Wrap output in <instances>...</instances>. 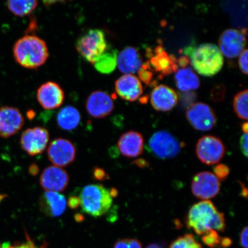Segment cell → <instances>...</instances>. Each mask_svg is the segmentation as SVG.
Instances as JSON below:
<instances>
[{
  "label": "cell",
  "mask_w": 248,
  "mask_h": 248,
  "mask_svg": "<svg viewBox=\"0 0 248 248\" xmlns=\"http://www.w3.org/2000/svg\"><path fill=\"white\" fill-rule=\"evenodd\" d=\"M38 5V1L35 0L23 1H8L7 7L12 14L17 16H24L35 10Z\"/></svg>",
  "instance_id": "484cf974"
},
{
  "label": "cell",
  "mask_w": 248,
  "mask_h": 248,
  "mask_svg": "<svg viewBox=\"0 0 248 248\" xmlns=\"http://www.w3.org/2000/svg\"><path fill=\"white\" fill-rule=\"evenodd\" d=\"M2 248H47L45 244L43 246L38 247L31 239L29 235L26 234V241L23 243H17L14 244L5 243L3 245Z\"/></svg>",
  "instance_id": "4dcf8cb0"
},
{
  "label": "cell",
  "mask_w": 248,
  "mask_h": 248,
  "mask_svg": "<svg viewBox=\"0 0 248 248\" xmlns=\"http://www.w3.org/2000/svg\"><path fill=\"white\" fill-rule=\"evenodd\" d=\"M79 198L83 212L95 218L107 213L113 204V198L109 190L102 185L86 186Z\"/></svg>",
  "instance_id": "3957f363"
},
{
  "label": "cell",
  "mask_w": 248,
  "mask_h": 248,
  "mask_svg": "<svg viewBox=\"0 0 248 248\" xmlns=\"http://www.w3.org/2000/svg\"><path fill=\"white\" fill-rule=\"evenodd\" d=\"M76 46L82 57L93 65L108 48L105 33L100 29L87 31L78 39Z\"/></svg>",
  "instance_id": "5b68a950"
},
{
  "label": "cell",
  "mask_w": 248,
  "mask_h": 248,
  "mask_svg": "<svg viewBox=\"0 0 248 248\" xmlns=\"http://www.w3.org/2000/svg\"><path fill=\"white\" fill-rule=\"evenodd\" d=\"M49 139L48 130L43 127L36 126L27 129L21 136V147L30 156H36L45 151Z\"/></svg>",
  "instance_id": "30bf717a"
},
{
  "label": "cell",
  "mask_w": 248,
  "mask_h": 248,
  "mask_svg": "<svg viewBox=\"0 0 248 248\" xmlns=\"http://www.w3.org/2000/svg\"><path fill=\"white\" fill-rule=\"evenodd\" d=\"M117 51L108 48L107 51L93 64L99 73L108 74L117 66Z\"/></svg>",
  "instance_id": "d4e9b609"
},
{
  "label": "cell",
  "mask_w": 248,
  "mask_h": 248,
  "mask_svg": "<svg viewBox=\"0 0 248 248\" xmlns=\"http://www.w3.org/2000/svg\"><path fill=\"white\" fill-rule=\"evenodd\" d=\"M93 176L98 181H105L110 178L105 170L99 167H95L93 170Z\"/></svg>",
  "instance_id": "d590c367"
},
{
  "label": "cell",
  "mask_w": 248,
  "mask_h": 248,
  "mask_svg": "<svg viewBox=\"0 0 248 248\" xmlns=\"http://www.w3.org/2000/svg\"><path fill=\"white\" fill-rule=\"evenodd\" d=\"M114 108L112 97L106 92L97 91L89 95L86 108L89 115L95 119H102L112 112Z\"/></svg>",
  "instance_id": "9a60e30c"
},
{
  "label": "cell",
  "mask_w": 248,
  "mask_h": 248,
  "mask_svg": "<svg viewBox=\"0 0 248 248\" xmlns=\"http://www.w3.org/2000/svg\"><path fill=\"white\" fill-rule=\"evenodd\" d=\"M240 147L244 156L248 157V133H244L240 140Z\"/></svg>",
  "instance_id": "8d00e7d4"
},
{
  "label": "cell",
  "mask_w": 248,
  "mask_h": 248,
  "mask_svg": "<svg viewBox=\"0 0 248 248\" xmlns=\"http://www.w3.org/2000/svg\"><path fill=\"white\" fill-rule=\"evenodd\" d=\"M110 194L111 195V197L112 198H115L117 196L118 194V191L117 190V189L112 188L111 189V190H109Z\"/></svg>",
  "instance_id": "f6af8a7d"
},
{
  "label": "cell",
  "mask_w": 248,
  "mask_h": 248,
  "mask_svg": "<svg viewBox=\"0 0 248 248\" xmlns=\"http://www.w3.org/2000/svg\"><path fill=\"white\" fill-rule=\"evenodd\" d=\"M24 119L16 108L2 107L0 108V137L8 138L22 128Z\"/></svg>",
  "instance_id": "2e32d148"
},
{
  "label": "cell",
  "mask_w": 248,
  "mask_h": 248,
  "mask_svg": "<svg viewBox=\"0 0 248 248\" xmlns=\"http://www.w3.org/2000/svg\"><path fill=\"white\" fill-rule=\"evenodd\" d=\"M148 146L155 156L164 160L177 156L183 147L182 142L166 131L155 132L149 140Z\"/></svg>",
  "instance_id": "8992f818"
},
{
  "label": "cell",
  "mask_w": 248,
  "mask_h": 248,
  "mask_svg": "<svg viewBox=\"0 0 248 248\" xmlns=\"http://www.w3.org/2000/svg\"><path fill=\"white\" fill-rule=\"evenodd\" d=\"M248 226H246V227H245L243 230H242L240 237V244L243 248H248Z\"/></svg>",
  "instance_id": "74e56055"
},
{
  "label": "cell",
  "mask_w": 248,
  "mask_h": 248,
  "mask_svg": "<svg viewBox=\"0 0 248 248\" xmlns=\"http://www.w3.org/2000/svg\"><path fill=\"white\" fill-rule=\"evenodd\" d=\"M242 129H243L244 133H248V124L247 122L244 123L242 125Z\"/></svg>",
  "instance_id": "c3c4849f"
},
{
  "label": "cell",
  "mask_w": 248,
  "mask_h": 248,
  "mask_svg": "<svg viewBox=\"0 0 248 248\" xmlns=\"http://www.w3.org/2000/svg\"><path fill=\"white\" fill-rule=\"evenodd\" d=\"M191 62L198 73L210 77L221 70L224 64V57L218 46L213 43H203L194 49Z\"/></svg>",
  "instance_id": "277c9868"
},
{
  "label": "cell",
  "mask_w": 248,
  "mask_h": 248,
  "mask_svg": "<svg viewBox=\"0 0 248 248\" xmlns=\"http://www.w3.org/2000/svg\"><path fill=\"white\" fill-rule=\"evenodd\" d=\"M226 88L224 86L218 85L214 87L211 92V98L216 102L221 101L224 98L225 95Z\"/></svg>",
  "instance_id": "836d02e7"
},
{
  "label": "cell",
  "mask_w": 248,
  "mask_h": 248,
  "mask_svg": "<svg viewBox=\"0 0 248 248\" xmlns=\"http://www.w3.org/2000/svg\"><path fill=\"white\" fill-rule=\"evenodd\" d=\"M169 248H203L198 243L194 235L186 234L179 237L170 244Z\"/></svg>",
  "instance_id": "83f0119b"
},
{
  "label": "cell",
  "mask_w": 248,
  "mask_h": 248,
  "mask_svg": "<svg viewBox=\"0 0 248 248\" xmlns=\"http://www.w3.org/2000/svg\"><path fill=\"white\" fill-rule=\"evenodd\" d=\"M133 163L136 164V166L141 167V168H144V167L148 166L147 161L142 159L136 160Z\"/></svg>",
  "instance_id": "7bdbcfd3"
},
{
  "label": "cell",
  "mask_w": 248,
  "mask_h": 248,
  "mask_svg": "<svg viewBox=\"0 0 248 248\" xmlns=\"http://www.w3.org/2000/svg\"><path fill=\"white\" fill-rule=\"evenodd\" d=\"M67 204L71 209H77L80 206L79 198L77 196H71L67 202Z\"/></svg>",
  "instance_id": "f35d334b"
},
{
  "label": "cell",
  "mask_w": 248,
  "mask_h": 248,
  "mask_svg": "<svg viewBox=\"0 0 248 248\" xmlns=\"http://www.w3.org/2000/svg\"><path fill=\"white\" fill-rule=\"evenodd\" d=\"M145 248H163L161 244L157 243H153L149 244L148 246Z\"/></svg>",
  "instance_id": "bcb514c9"
},
{
  "label": "cell",
  "mask_w": 248,
  "mask_h": 248,
  "mask_svg": "<svg viewBox=\"0 0 248 248\" xmlns=\"http://www.w3.org/2000/svg\"><path fill=\"white\" fill-rule=\"evenodd\" d=\"M187 228L198 235H203L210 231L224 232L226 228L224 214L219 212L210 201H203L189 209L185 218Z\"/></svg>",
  "instance_id": "6da1fadb"
},
{
  "label": "cell",
  "mask_w": 248,
  "mask_h": 248,
  "mask_svg": "<svg viewBox=\"0 0 248 248\" xmlns=\"http://www.w3.org/2000/svg\"><path fill=\"white\" fill-rule=\"evenodd\" d=\"M186 118L193 128L200 131H210L217 123L213 108L202 102H197L189 107L186 111Z\"/></svg>",
  "instance_id": "ba28073f"
},
{
  "label": "cell",
  "mask_w": 248,
  "mask_h": 248,
  "mask_svg": "<svg viewBox=\"0 0 248 248\" xmlns=\"http://www.w3.org/2000/svg\"><path fill=\"white\" fill-rule=\"evenodd\" d=\"M75 219L77 222H81L83 220V216L80 214H77L75 216Z\"/></svg>",
  "instance_id": "7dc6e473"
},
{
  "label": "cell",
  "mask_w": 248,
  "mask_h": 248,
  "mask_svg": "<svg viewBox=\"0 0 248 248\" xmlns=\"http://www.w3.org/2000/svg\"><path fill=\"white\" fill-rule=\"evenodd\" d=\"M69 181L66 170L57 166L46 167L40 177V186L45 191H63L69 185Z\"/></svg>",
  "instance_id": "5bb4252c"
},
{
  "label": "cell",
  "mask_w": 248,
  "mask_h": 248,
  "mask_svg": "<svg viewBox=\"0 0 248 248\" xmlns=\"http://www.w3.org/2000/svg\"><path fill=\"white\" fill-rule=\"evenodd\" d=\"M214 174L219 181H224L230 174V169L224 164H219L214 168Z\"/></svg>",
  "instance_id": "d6a6232c"
},
{
  "label": "cell",
  "mask_w": 248,
  "mask_h": 248,
  "mask_svg": "<svg viewBox=\"0 0 248 248\" xmlns=\"http://www.w3.org/2000/svg\"><path fill=\"white\" fill-rule=\"evenodd\" d=\"M232 244V241L230 238L222 237L221 241L220 247L222 248H228L231 246Z\"/></svg>",
  "instance_id": "ab89813d"
},
{
  "label": "cell",
  "mask_w": 248,
  "mask_h": 248,
  "mask_svg": "<svg viewBox=\"0 0 248 248\" xmlns=\"http://www.w3.org/2000/svg\"><path fill=\"white\" fill-rule=\"evenodd\" d=\"M142 64L141 55L135 46H126L117 55V66L125 74L138 72Z\"/></svg>",
  "instance_id": "7402d4cb"
},
{
  "label": "cell",
  "mask_w": 248,
  "mask_h": 248,
  "mask_svg": "<svg viewBox=\"0 0 248 248\" xmlns=\"http://www.w3.org/2000/svg\"><path fill=\"white\" fill-rule=\"evenodd\" d=\"M113 248H142L141 242L135 238H124L117 241Z\"/></svg>",
  "instance_id": "1f68e13d"
},
{
  "label": "cell",
  "mask_w": 248,
  "mask_h": 248,
  "mask_svg": "<svg viewBox=\"0 0 248 248\" xmlns=\"http://www.w3.org/2000/svg\"><path fill=\"white\" fill-rule=\"evenodd\" d=\"M155 71L152 69L148 61L142 64L138 71L139 78L147 85H155L156 82L153 80Z\"/></svg>",
  "instance_id": "f1b7e54d"
},
{
  "label": "cell",
  "mask_w": 248,
  "mask_h": 248,
  "mask_svg": "<svg viewBox=\"0 0 248 248\" xmlns=\"http://www.w3.org/2000/svg\"><path fill=\"white\" fill-rule=\"evenodd\" d=\"M148 61L155 72L159 73L160 78L170 75L178 70V60L175 56L169 55L164 50L162 46H159L154 50H147Z\"/></svg>",
  "instance_id": "4fadbf2b"
},
{
  "label": "cell",
  "mask_w": 248,
  "mask_h": 248,
  "mask_svg": "<svg viewBox=\"0 0 248 248\" xmlns=\"http://www.w3.org/2000/svg\"><path fill=\"white\" fill-rule=\"evenodd\" d=\"M241 185V195L242 197L247 198L248 197V189L246 187V186H245L243 183L239 182Z\"/></svg>",
  "instance_id": "ee69618b"
},
{
  "label": "cell",
  "mask_w": 248,
  "mask_h": 248,
  "mask_svg": "<svg viewBox=\"0 0 248 248\" xmlns=\"http://www.w3.org/2000/svg\"><path fill=\"white\" fill-rule=\"evenodd\" d=\"M191 189L192 193L198 199L209 201L219 194L221 185L213 173L202 171L194 176Z\"/></svg>",
  "instance_id": "9c48e42d"
},
{
  "label": "cell",
  "mask_w": 248,
  "mask_h": 248,
  "mask_svg": "<svg viewBox=\"0 0 248 248\" xmlns=\"http://www.w3.org/2000/svg\"><path fill=\"white\" fill-rule=\"evenodd\" d=\"M144 140L140 133L130 131L124 133L118 140L117 147L124 156L137 157L143 153Z\"/></svg>",
  "instance_id": "d6986e66"
},
{
  "label": "cell",
  "mask_w": 248,
  "mask_h": 248,
  "mask_svg": "<svg viewBox=\"0 0 248 248\" xmlns=\"http://www.w3.org/2000/svg\"><path fill=\"white\" fill-rule=\"evenodd\" d=\"M77 150L73 142L69 140L58 138L49 144L48 157L54 166L64 167L70 165L76 159Z\"/></svg>",
  "instance_id": "8fae6325"
},
{
  "label": "cell",
  "mask_w": 248,
  "mask_h": 248,
  "mask_svg": "<svg viewBox=\"0 0 248 248\" xmlns=\"http://www.w3.org/2000/svg\"><path fill=\"white\" fill-rule=\"evenodd\" d=\"M195 151L202 163L212 166L218 163L223 159L226 153V147L221 139L207 135L198 141Z\"/></svg>",
  "instance_id": "52a82bcc"
},
{
  "label": "cell",
  "mask_w": 248,
  "mask_h": 248,
  "mask_svg": "<svg viewBox=\"0 0 248 248\" xmlns=\"http://www.w3.org/2000/svg\"><path fill=\"white\" fill-rule=\"evenodd\" d=\"M13 52L16 62L29 69L42 66L49 57L45 40L33 35H25L18 39L15 43Z\"/></svg>",
  "instance_id": "7a4b0ae2"
},
{
  "label": "cell",
  "mask_w": 248,
  "mask_h": 248,
  "mask_svg": "<svg viewBox=\"0 0 248 248\" xmlns=\"http://www.w3.org/2000/svg\"><path fill=\"white\" fill-rule=\"evenodd\" d=\"M248 90L238 93L235 95L233 107L235 113L241 119L248 120Z\"/></svg>",
  "instance_id": "4316f807"
},
{
  "label": "cell",
  "mask_w": 248,
  "mask_h": 248,
  "mask_svg": "<svg viewBox=\"0 0 248 248\" xmlns=\"http://www.w3.org/2000/svg\"><path fill=\"white\" fill-rule=\"evenodd\" d=\"M36 97L40 105L45 109L53 110L63 104L64 93L57 83L49 81L39 87Z\"/></svg>",
  "instance_id": "e0dca14e"
},
{
  "label": "cell",
  "mask_w": 248,
  "mask_h": 248,
  "mask_svg": "<svg viewBox=\"0 0 248 248\" xmlns=\"http://www.w3.org/2000/svg\"><path fill=\"white\" fill-rule=\"evenodd\" d=\"M151 103L155 110L167 111L172 109L178 102L174 90L164 85L156 86L151 94Z\"/></svg>",
  "instance_id": "44dd1931"
},
{
  "label": "cell",
  "mask_w": 248,
  "mask_h": 248,
  "mask_svg": "<svg viewBox=\"0 0 248 248\" xmlns=\"http://www.w3.org/2000/svg\"><path fill=\"white\" fill-rule=\"evenodd\" d=\"M0 248H2L1 247V245H0Z\"/></svg>",
  "instance_id": "681fc988"
},
{
  "label": "cell",
  "mask_w": 248,
  "mask_h": 248,
  "mask_svg": "<svg viewBox=\"0 0 248 248\" xmlns=\"http://www.w3.org/2000/svg\"><path fill=\"white\" fill-rule=\"evenodd\" d=\"M29 171L31 175L36 176L39 172V167L36 164H31L29 167Z\"/></svg>",
  "instance_id": "b9f144b4"
},
{
  "label": "cell",
  "mask_w": 248,
  "mask_h": 248,
  "mask_svg": "<svg viewBox=\"0 0 248 248\" xmlns=\"http://www.w3.org/2000/svg\"><path fill=\"white\" fill-rule=\"evenodd\" d=\"M81 120L78 110L75 107L67 105L62 108L57 116L58 125L64 131H73L77 128Z\"/></svg>",
  "instance_id": "603a6c76"
},
{
  "label": "cell",
  "mask_w": 248,
  "mask_h": 248,
  "mask_svg": "<svg viewBox=\"0 0 248 248\" xmlns=\"http://www.w3.org/2000/svg\"><path fill=\"white\" fill-rule=\"evenodd\" d=\"M243 31L227 29L219 37V46L222 54L229 58L239 56L246 46V38Z\"/></svg>",
  "instance_id": "7c38bea8"
},
{
  "label": "cell",
  "mask_w": 248,
  "mask_h": 248,
  "mask_svg": "<svg viewBox=\"0 0 248 248\" xmlns=\"http://www.w3.org/2000/svg\"><path fill=\"white\" fill-rule=\"evenodd\" d=\"M39 206L46 216L55 218L63 215L66 210L67 200L63 194L45 191L39 198Z\"/></svg>",
  "instance_id": "ffe728a7"
},
{
  "label": "cell",
  "mask_w": 248,
  "mask_h": 248,
  "mask_svg": "<svg viewBox=\"0 0 248 248\" xmlns=\"http://www.w3.org/2000/svg\"><path fill=\"white\" fill-rule=\"evenodd\" d=\"M178 63L179 66H181L183 68L186 67L189 63V59L188 57H186V56H182V57L180 58L178 60Z\"/></svg>",
  "instance_id": "60d3db41"
},
{
  "label": "cell",
  "mask_w": 248,
  "mask_h": 248,
  "mask_svg": "<svg viewBox=\"0 0 248 248\" xmlns=\"http://www.w3.org/2000/svg\"><path fill=\"white\" fill-rule=\"evenodd\" d=\"M248 49H244L240 55L239 61H238L240 69L245 74H248Z\"/></svg>",
  "instance_id": "e575fe53"
},
{
  "label": "cell",
  "mask_w": 248,
  "mask_h": 248,
  "mask_svg": "<svg viewBox=\"0 0 248 248\" xmlns=\"http://www.w3.org/2000/svg\"><path fill=\"white\" fill-rule=\"evenodd\" d=\"M175 80L176 86L182 92L197 89L200 86L199 77L190 67L182 68L176 71Z\"/></svg>",
  "instance_id": "cb8c5ba5"
},
{
  "label": "cell",
  "mask_w": 248,
  "mask_h": 248,
  "mask_svg": "<svg viewBox=\"0 0 248 248\" xmlns=\"http://www.w3.org/2000/svg\"><path fill=\"white\" fill-rule=\"evenodd\" d=\"M222 237L218 234V232L215 231H210L202 238L203 243L210 248H215L216 247H220Z\"/></svg>",
  "instance_id": "f546056e"
},
{
  "label": "cell",
  "mask_w": 248,
  "mask_h": 248,
  "mask_svg": "<svg viewBox=\"0 0 248 248\" xmlns=\"http://www.w3.org/2000/svg\"><path fill=\"white\" fill-rule=\"evenodd\" d=\"M115 89L117 94L126 101L138 100L143 93L140 80L133 74H124L116 80Z\"/></svg>",
  "instance_id": "ac0fdd59"
}]
</instances>
